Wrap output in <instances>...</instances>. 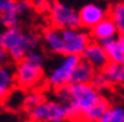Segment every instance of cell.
I'll return each instance as SVG.
<instances>
[{"label":"cell","mask_w":124,"mask_h":122,"mask_svg":"<svg viewBox=\"0 0 124 122\" xmlns=\"http://www.w3.org/2000/svg\"><path fill=\"white\" fill-rule=\"evenodd\" d=\"M54 98L68 110L69 120L79 122L80 117L103 96L92 83H68L54 90Z\"/></svg>","instance_id":"cell-1"},{"label":"cell","mask_w":124,"mask_h":122,"mask_svg":"<svg viewBox=\"0 0 124 122\" xmlns=\"http://www.w3.org/2000/svg\"><path fill=\"white\" fill-rule=\"evenodd\" d=\"M40 44L41 40L38 34L26 31L20 26L8 27L3 31L1 46L9 59L15 62L23 60L29 51L39 49Z\"/></svg>","instance_id":"cell-2"},{"label":"cell","mask_w":124,"mask_h":122,"mask_svg":"<svg viewBox=\"0 0 124 122\" xmlns=\"http://www.w3.org/2000/svg\"><path fill=\"white\" fill-rule=\"evenodd\" d=\"M82 57L78 55H63L55 65L45 74L44 81L50 89L56 90L70 83L73 71Z\"/></svg>","instance_id":"cell-3"},{"label":"cell","mask_w":124,"mask_h":122,"mask_svg":"<svg viewBox=\"0 0 124 122\" xmlns=\"http://www.w3.org/2000/svg\"><path fill=\"white\" fill-rule=\"evenodd\" d=\"M15 86L20 90H34L38 89L45 78L44 66H39L25 59L20 60L14 66Z\"/></svg>","instance_id":"cell-4"},{"label":"cell","mask_w":124,"mask_h":122,"mask_svg":"<svg viewBox=\"0 0 124 122\" xmlns=\"http://www.w3.org/2000/svg\"><path fill=\"white\" fill-rule=\"evenodd\" d=\"M29 122H64L69 120L68 110L55 98H45L35 109L26 112Z\"/></svg>","instance_id":"cell-5"},{"label":"cell","mask_w":124,"mask_h":122,"mask_svg":"<svg viewBox=\"0 0 124 122\" xmlns=\"http://www.w3.org/2000/svg\"><path fill=\"white\" fill-rule=\"evenodd\" d=\"M46 13L52 26L56 29L64 30V29L80 27L78 10L62 0H53L49 4Z\"/></svg>","instance_id":"cell-6"},{"label":"cell","mask_w":124,"mask_h":122,"mask_svg":"<svg viewBox=\"0 0 124 122\" xmlns=\"http://www.w3.org/2000/svg\"><path fill=\"white\" fill-rule=\"evenodd\" d=\"M33 9L30 0H0V25L4 29L20 25L21 16Z\"/></svg>","instance_id":"cell-7"},{"label":"cell","mask_w":124,"mask_h":122,"mask_svg":"<svg viewBox=\"0 0 124 122\" xmlns=\"http://www.w3.org/2000/svg\"><path fill=\"white\" fill-rule=\"evenodd\" d=\"M63 40V55H78L80 56L92 41L90 35L83 27L64 29L60 30Z\"/></svg>","instance_id":"cell-8"},{"label":"cell","mask_w":124,"mask_h":122,"mask_svg":"<svg viewBox=\"0 0 124 122\" xmlns=\"http://www.w3.org/2000/svg\"><path fill=\"white\" fill-rule=\"evenodd\" d=\"M80 27L90 29L108 16V9L99 3H86L78 10Z\"/></svg>","instance_id":"cell-9"},{"label":"cell","mask_w":124,"mask_h":122,"mask_svg":"<svg viewBox=\"0 0 124 122\" xmlns=\"http://www.w3.org/2000/svg\"><path fill=\"white\" fill-rule=\"evenodd\" d=\"M80 57H82V60L88 62L97 71H100L109 62L107 54H105V50L103 49V46L100 44H98L95 41L89 42L88 46L83 51V54L80 55Z\"/></svg>","instance_id":"cell-10"},{"label":"cell","mask_w":124,"mask_h":122,"mask_svg":"<svg viewBox=\"0 0 124 122\" xmlns=\"http://www.w3.org/2000/svg\"><path fill=\"white\" fill-rule=\"evenodd\" d=\"M90 39L95 42H103L105 40L113 39L118 36V30H116V26L113 23V20L107 16L105 19H103L98 23L95 26H93L89 31Z\"/></svg>","instance_id":"cell-11"},{"label":"cell","mask_w":124,"mask_h":122,"mask_svg":"<svg viewBox=\"0 0 124 122\" xmlns=\"http://www.w3.org/2000/svg\"><path fill=\"white\" fill-rule=\"evenodd\" d=\"M40 40L46 51L52 52L54 55L63 56V40H62L60 29H56L54 26L46 27L43 31Z\"/></svg>","instance_id":"cell-12"},{"label":"cell","mask_w":124,"mask_h":122,"mask_svg":"<svg viewBox=\"0 0 124 122\" xmlns=\"http://www.w3.org/2000/svg\"><path fill=\"white\" fill-rule=\"evenodd\" d=\"M15 89L14 67L8 62L0 64V102H4Z\"/></svg>","instance_id":"cell-13"},{"label":"cell","mask_w":124,"mask_h":122,"mask_svg":"<svg viewBox=\"0 0 124 122\" xmlns=\"http://www.w3.org/2000/svg\"><path fill=\"white\" fill-rule=\"evenodd\" d=\"M97 70L92 67L88 62L80 59V61L77 64V66L73 71L71 81L70 83H90Z\"/></svg>","instance_id":"cell-14"},{"label":"cell","mask_w":124,"mask_h":122,"mask_svg":"<svg viewBox=\"0 0 124 122\" xmlns=\"http://www.w3.org/2000/svg\"><path fill=\"white\" fill-rule=\"evenodd\" d=\"M103 46L105 50V54L109 62H118V64H124V49L118 41V36L105 40L103 42H98Z\"/></svg>","instance_id":"cell-15"},{"label":"cell","mask_w":124,"mask_h":122,"mask_svg":"<svg viewBox=\"0 0 124 122\" xmlns=\"http://www.w3.org/2000/svg\"><path fill=\"white\" fill-rule=\"evenodd\" d=\"M100 72L105 76L110 85H124V64L108 62Z\"/></svg>","instance_id":"cell-16"},{"label":"cell","mask_w":124,"mask_h":122,"mask_svg":"<svg viewBox=\"0 0 124 122\" xmlns=\"http://www.w3.org/2000/svg\"><path fill=\"white\" fill-rule=\"evenodd\" d=\"M108 107L109 102L103 97L99 102H97L93 107H90L88 111L82 115L79 122H98L104 115V112L108 110Z\"/></svg>","instance_id":"cell-17"},{"label":"cell","mask_w":124,"mask_h":122,"mask_svg":"<svg viewBox=\"0 0 124 122\" xmlns=\"http://www.w3.org/2000/svg\"><path fill=\"white\" fill-rule=\"evenodd\" d=\"M45 100L43 92L39 91L38 89L34 90H28L23 94V100H21V109L25 112L35 109L39 103H41Z\"/></svg>","instance_id":"cell-18"},{"label":"cell","mask_w":124,"mask_h":122,"mask_svg":"<svg viewBox=\"0 0 124 122\" xmlns=\"http://www.w3.org/2000/svg\"><path fill=\"white\" fill-rule=\"evenodd\" d=\"M108 16L113 20L119 35H124V1L115 3L108 10Z\"/></svg>","instance_id":"cell-19"},{"label":"cell","mask_w":124,"mask_h":122,"mask_svg":"<svg viewBox=\"0 0 124 122\" xmlns=\"http://www.w3.org/2000/svg\"><path fill=\"white\" fill-rule=\"evenodd\" d=\"M98 122H124V106L113 105L109 106Z\"/></svg>","instance_id":"cell-20"},{"label":"cell","mask_w":124,"mask_h":122,"mask_svg":"<svg viewBox=\"0 0 124 122\" xmlns=\"http://www.w3.org/2000/svg\"><path fill=\"white\" fill-rule=\"evenodd\" d=\"M92 85H93V87L95 89V90H98L100 94L103 91H105V90H108L109 87H110V83H109V81L105 78V76L100 72V71H97L95 72V75H94V77H93V80H92V82H90Z\"/></svg>","instance_id":"cell-21"},{"label":"cell","mask_w":124,"mask_h":122,"mask_svg":"<svg viewBox=\"0 0 124 122\" xmlns=\"http://www.w3.org/2000/svg\"><path fill=\"white\" fill-rule=\"evenodd\" d=\"M24 59L35 64V65H39V66H44V64H45V55L43 54L39 49H35V50L29 51L25 55Z\"/></svg>","instance_id":"cell-22"},{"label":"cell","mask_w":124,"mask_h":122,"mask_svg":"<svg viewBox=\"0 0 124 122\" xmlns=\"http://www.w3.org/2000/svg\"><path fill=\"white\" fill-rule=\"evenodd\" d=\"M33 9H36L38 11H46L49 8L50 0H30Z\"/></svg>","instance_id":"cell-23"},{"label":"cell","mask_w":124,"mask_h":122,"mask_svg":"<svg viewBox=\"0 0 124 122\" xmlns=\"http://www.w3.org/2000/svg\"><path fill=\"white\" fill-rule=\"evenodd\" d=\"M8 54H6V51L4 50V47L0 45V64H5L6 61H8Z\"/></svg>","instance_id":"cell-24"},{"label":"cell","mask_w":124,"mask_h":122,"mask_svg":"<svg viewBox=\"0 0 124 122\" xmlns=\"http://www.w3.org/2000/svg\"><path fill=\"white\" fill-rule=\"evenodd\" d=\"M118 41L120 42V45L124 49V35H118Z\"/></svg>","instance_id":"cell-25"},{"label":"cell","mask_w":124,"mask_h":122,"mask_svg":"<svg viewBox=\"0 0 124 122\" xmlns=\"http://www.w3.org/2000/svg\"><path fill=\"white\" fill-rule=\"evenodd\" d=\"M3 31H4V27L0 25V45H1V39H3Z\"/></svg>","instance_id":"cell-26"},{"label":"cell","mask_w":124,"mask_h":122,"mask_svg":"<svg viewBox=\"0 0 124 122\" xmlns=\"http://www.w3.org/2000/svg\"><path fill=\"white\" fill-rule=\"evenodd\" d=\"M0 16H1V11H0Z\"/></svg>","instance_id":"cell-27"}]
</instances>
